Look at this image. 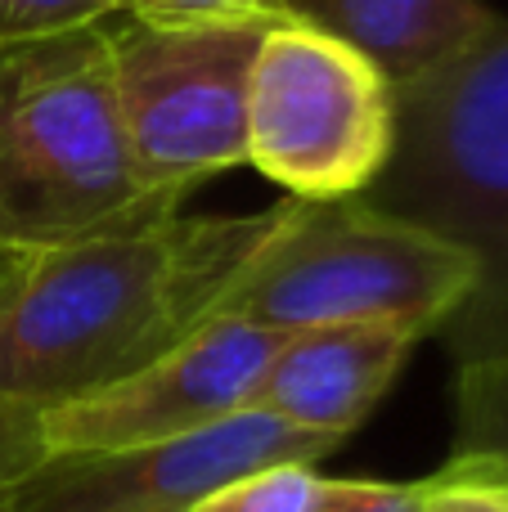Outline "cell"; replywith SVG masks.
Returning a JSON list of instances; mask_svg holds the SVG:
<instances>
[{
  "label": "cell",
  "mask_w": 508,
  "mask_h": 512,
  "mask_svg": "<svg viewBox=\"0 0 508 512\" xmlns=\"http://www.w3.org/2000/svg\"><path fill=\"white\" fill-rule=\"evenodd\" d=\"M419 512H508V463L486 450H455L419 481Z\"/></svg>",
  "instance_id": "12"
},
{
  "label": "cell",
  "mask_w": 508,
  "mask_h": 512,
  "mask_svg": "<svg viewBox=\"0 0 508 512\" xmlns=\"http://www.w3.org/2000/svg\"><path fill=\"white\" fill-rule=\"evenodd\" d=\"M455 409L459 450H486L508 463V346L459 360Z\"/></svg>",
  "instance_id": "11"
},
{
  "label": "cell",
  "mask_w": 508,
  "mask_h": 512,
  "mask_svg": "<svg viewBox=\"0 0 508 512\" xmlns=\"http://www.w3.org/2000/svg\"><path fill=\"white\" fill-rule=\"evenodd\" d=\"M338 436L284 423L261 409L207 423L135 450L45 454L18 481L9 512H194L221 486L279 463H315L338 450Z\"/></svg>",
  "instance_id": "7"
},
{
  "label": "cell",
  "mask_w": 508,
  "mask_h": 512,
  "mask_svg": "<svg viewBox=\"0 0 508 512\" xmlns=\"http://www.w3.org/2000/svg\"><path fill=\"white\" fill-rule=\"evenodd\" d=\"M396 90L311 18H279L248 77V162L288 198H356L387 167Z\"/></svg>",
  "instance_id": "6"
},
{
  "label": "cell",
  "mask_w": 508,
  "mask_h": 512,
  "mask_svg": "<svg viewBox=\"0 0 508 512\" xmlns=\"http://www.w3.org/2000/svg\"><path fill=\"white\" fill-rule=\"evenodd\" d=\"M180 207L131 167L108 18L0 45V252L144 230Z\"/></svg>",
  "instance_id": "2"
},
{
  "label": "cell",
  "mask_w": 508,
  "mask_h": 512,
  "mask_svg": "<svg viewBox=\"0 0 508 512\" xmlns=\"http://www.w3.org/2000/svg\"><path fill=\"white\" fill-rule=\"evenodd\" d=\"M275 23L153 27L126 14L108 18L117 122L135 176L153 194L185 203L198 185L248 162V77Z\"/></svg>",
  "instance_id": "5"
},
{
  "label": "cell",
  "mask_w": 508,
  "mask_h": 512,
  "mask_svg": "<svg viewBox=\"0 0 508 512\" xmlns=\"http://www.w3.org/2000/svg\"><path fill=\"white\" fill-rule=\"evenodd\" d=\"M315 486H320L315 468H306V463H279V468L248 472V477L221 486L194 512H311Z\"/></svg>",
  "instance_id": "13"
},
{
  "label": "cell",
  "mask_w": 508,
  "mask_h": 512,
  "mask_svg": "<svg viewBox=\"0 0 508 512\" xmlns=\"http://www.w3.org/2000/svg\"><path fill=\"white\" fill-rule=\"evenodd\" d=\"M113 18L108 0H0V45L72 32Z\"/></svg>",
  "instance_id": "14"
},
{
  "label": "cell",
  "mask_w": 508,
  "mask_h": 512,
  "mask_svg": "<svg viewBox=\"0 0 508 512\" xmlns=\"http://www.w3.org/2000/svg\"><path fill=\"white\" fill-rule=\"evenodd\" d=\"M108 5H113V14H126V5H131V0H108Z\"/></svg>",
  "instance_id": "18"
},
{
  "label": "cell",
  "mask_w": 508,
  "mask_h": 512,
  "mask_svg": "<svg viewBox=\"0 0 508 512\" xmlns=\"http://www.w3.org/2000/svg\"><path fill=\"white\" fill-rule=\"evenodd\" d=\"M311 512H419V481L414 486H383V481L320 477Z\"/></svg>",
  "instance_id": "17"
},
{
  "label": "cell",
  "mask_w": 508,
  "mask_h": 512,
  "mask_svg": "<svg viewBox=\"0 0 508 512\" xmlns=\"http://www.w3.org/2000/svg\"><path fill=\"white\" fill-rule=\"evenodd\" d=\"M284 337L288 333L234 315L207 319L180 346H171L131 378L36 414L45 454L135 450V445H158L221 423L248 409Z\"/></svg>",
  "instance_id": "8"
},
{
  "label": "cell",
  "mask_w": 508,
  "mask_h": 512,
  "mask_svg": "<svg viewBox=\"0 0 508 512\" xmlns=\"http://www.w3.org/2000/svg\"><path fill=\"white\" fill-rule=\"evenodd\" d=\"M419 342L423 337L401 324H324L288 333L248 409L342 441L387 396Z\"/></svg>",
  "instance_id": "9"
},
{
  "label": "cell",
  "mask_w": 508,
  "mask_h": 512,
  "mask_svg": "<svg viewBox=\"0 0 508 512\" xmlns=\"http://www.w3.org/2000/svg\"><path fill=\"white\" fill-rule=\"evenodd\" d=\"M356 198L477 256V292L441 328L459 360L508 346V18L464 59L396 90L387 167Z\"/></svg>",
  "instance_id": "3"
},
{
  "label": "cell",
  "mask_w": 508,
  "mask_h": 512,
  "mask_svg": "<svg viewBox=\"0 0 508 512\" xmlns=\"http://www.w3.org/2000/svg\"><path fill=\"white\" fill-rule=\"evenodd\" d=\"M45 459L41 418L32 409H18L0 400V512H9L18 481Z\"/></svg>",
  "instance_id": "16"
},
{
  "label": "cell",
  "mask_w": 508,
  "mask_h": 512,
  "mask_svg": "<svg viewBox=\"0 0 508 512\" xmlns=\"http://www.w3.org/2000/svg\"><path fill=\"white\" fill-rule=\"evenodd\" d=\"M297 14L293 0H131L126 18L153 27L176 23H216V18H288Z\"/></svg>",
  "instance_id": "15"
},
{
  "label": "cell",
  "mask_w": 508,
  "mask_h": 512,
  "mask_svg": "<svg viewBox=\"0 0 508 512\" xmlns=\"http://www.w3.org/2000/svg\"><path fill=\"white\" fill-rule=\"evenodd\" d=\"M329 36L369 59L392 90H405L482 45L504 14L486 0H293Z\"/></svg>",
  "instance_id": "10"
},
{
  "label": "cell",
  "mask_w": 508,
  "mask_h": 512,
  "mask_svg": "<svg viewBox=\"0 0 508 512\" xmlns=\"http://www.w3.org/2000/svg\"><path fill=\"white\" fill-rule=\"evenodd\" d=\"M284 216L288 198L257 216H171L0 252V400L45 414L140 373L221 315Z\"/></svg>",
  "instance_id": "1"
},
{
  "label": "cell",
  "mask_w": 508,
  "mask_h": 512,
  "mask_svg": "<svg viewBox=\"0 0 508 512\" xmlns=\"http://www.w3.org/2000/svg\"><path fill=\"white\" fill-rule=\"evenodd\" d=\"M477 256L374 212L360 198H288L279 234L221 301V315L302 333L324 324H401L441 333L477 292Z\"/></svg>",
  "instance_id": "4"
}]
</instances>
